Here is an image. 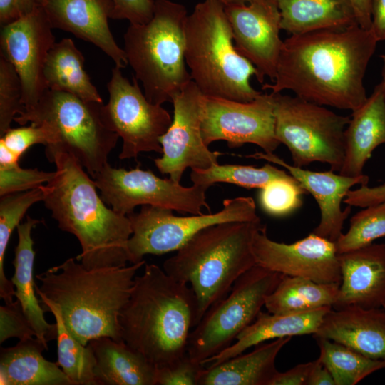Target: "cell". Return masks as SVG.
Segmentation results:
<instances>
[{"label":"cell","instance_id":"1","mask_svg":"<svg viewBox=\"0 0 385 385\" xmlns=\"http://www.w3.org/2000/svg\"><path fill=\"white\" fill-rule=\"evenodd\" d=\"M377 40L358 24L341 30L292 34L283 41L274 81L262 90H284L312 103L351 111L366 100L364 79Z\"/></svg>","mask_w":385,"mask_h":385},{"label":"cell","instance_id":"2","mask_svg":"<svg viewBox=\"0 0 385 385\" xmlns=\"http://www.w3.org/2000/svg\"><path fill=\"white\" fill-rule=\"evenodd\" d=\"M45 151L56 170L42 185L43 202L58 227L78 240L81 252L76 260L88 269L125 266L133 233L128 215L106 206L73 155L56 144L46 146Z\"/></svg>","mask_w":385,"mask_h":385},{"label":"cell","instance_id":"3","mask_svg":"<svg viewBox=\"0 0 385 385\" xmlns=\"http://www.w3.org/2000/svg\"><path fill=\"white\" fill-rule=\"evenodd\" d=\"M197 314L190 286L145 263L120 314L122 339L156 368L166 366L187 354Z\"/></svg>","mask_w":385,"mask_h":385},{"label":"cell","instance_id":"4","mask_svg":"<svg viewBox=\"0 0 385 385\" xmlns=\"http://www.w3.org/2000/svg\"><path fill=\"white\" fill-rule=\"evenodd\" d=\"M130 266L88 269L70 257L36 275V288L58 307L65 326L82 344L108 337L123 341L119 317L128 302L137 271Z\"/></svg>","mask_w":385,"mask_h":385},{"label":"cell","instance_id":"5","mask_svg":"<svg viewBox=\"0 0 385 385\" xmlns=\"http://www.w3.org/2000/svg\"><path fill=\"white\" fill-rule=\"evenodd\" d=\"M262 225L258 219L209 226L164 262L163 269L168 274L193 290L197 324L212 304L230 292L239 277L256 265L252 241Z\"/></svg>","mask_w":385,"mask_h":385},{"label":"cell","instance_id":"6","mask_svg":"<svg viewBox=\"0 0 385 385\" xmlns=\"http://www.w3.org/2000/svg\"><path fill=\"white\" fill-rule=\"evenodd\" d=\"M185 41L192 81L205 96L250 102L262 93L250 84L257 70L237 51L222 4H197L185 20Z\"/></svg>","mask_w":385,"mask_h":385},{"label":"cell","instance_id":"7","mask_svg":"<svg viewBox=\"0 0 385 385\" xmlns=\"http://www.w3.org/2000/svg\"><path fill=\"white\" fill-rule=\"evenodd\" d=\"M186 8L170 0H155L153 18L143 24H130L124 48L135 77L153 104L173 102L192 81L185 59Z\"/></svg>","mask_w":385,"mask_h":385},{"label":"cell","instance_id":"8","mask_svg":"<svg viewBox=\"0 0 385 385\" xmlns=\"http://www.w3.org/2000/svg\"><path fill=\"white\" fill-rule=\"evenodd\" d=\"M102 105L47 89L34 106L24 109L14 120L21 125L28 123L52 125L59 136L56 145L73 155L93 177L108 163L119 138L105 124Z\"/></svg>","mask_w":385,"mask_h":385},{"label":"cell","instance_id":"9","mask_svg":"<svg viewBox=\"0 0 385 385\" xmlns=\"http://www.w3.org/2000/svg\"><path fill=\"white\" fill-rule=\"evenodd\" d=\"M272 94L275 136L289 150L293 165L302 168L320 162L339 172L350 116L337 114L297 96Z\"/></svg>","mask_w":385,"mask_h":385},{"label":"cell","instance_id":"10","mask_svg":"<svg viewBox=\"0 0 385 385\" xmlns=\"http://www.w3.org/2000/svg\"><path fill=\"white\" fill-rule=\"evenodd\" d=\"M283 275L256 265L239 277L230 292L212 304L192 329L187 346L190 359L203 366L230 346L255 320Z\"/></svg>","mask_w":385,"mask_h":385},{"label":"cell","instance_id":"11","mask_svg":"<svg viewBox=\"0 0 385 385\" xmlns=\"http://www.w3.org/2000/svg\"><path fill=\"white\" fill-rule=\"evenodd\" d=\"M172 210L143 205L138 212L128 215L133 230L128 242L129 262L143 260L148 254L160 255L176 251L202 229L228 222H248L260 219L251 197L225 199L215 213L176 216Z\"/></svg>","mask_w":385,"mask_h":385},{"label":"cell","instance_id":"12","mask_svg":"<svg viewBox=\"0 0 385 385\" xmlns=\"http://www.w3.org/2000/svg\"><path fill=\"white\" fill-rule=\"evenodd\" d=\"M106 205L124 215L139 205L161 207L180 213L202 214L210 210L205 192L208 188L198 184L185 187L172 179L161 178L151 170L113 168L108 163L93 177Z\"/></svg>","mask_w":385,"mask_h":385},{"label":"cell","instance_id":"13","mask_svg":"<svg viewBox=\"0 0 385 385\" xmlns=\"http://www.w3.org/2000/svg\"><path fill=\"white\" fill-rule=\"evenodd\" d=\"M130 82L115 66L107 84L108 103L101 106L105 124L123 140L119 158L136 159L143 152L163 153L160 138L173 118L161 105L150 102L140 90L138 79Z\"/></svg>","mask_w":385,"mask_h":385},{"label":"cell","instance_id":"14","mask_svg":"<svg viewBox=\"0 0 385 385\" xmlns=\"http://www.w3.org/2000/svg\"><path fill=\"white\" fill-rule=\"evenodd\" d=\"M206 96L193 81L173 100V118L168 130L160 138L162 156L154 159L158 170L180 183L185 170L206 169L218 164L222 155L211 151L203 140L202 123Z\"/></svg>","mask_w":385,"mask_h":385},{"label":"cell","instance_id":"15","mask_svg":"<svg viewBox=\"0 0 385 385\" xmlns=\"http://www.w3.org/2000/svg\"><path fill=\"white\" fill-rule=\"evenodd\" d=\"M201 130L207 146L217 140L230 148L252 143L271 153L281 144L275 136L272 93H262L250 102L206 96Z\"/></svg>","mask_w":385,"mask_h":385},{"label":"cell","instance_id":"16","mask_svg":"<svg viewBox=\"0 0 385 385\" xmlns=\"http://www.w3.org/2000/svg\"><path fill=\"white\" fill-rule=\"evenodd\" d=\"M43 6L1 26V55L14 67L22 86L24 109L34 106L48 89L43 69L55 37Z\"/></svg>","mask_w":385,"mask_h":385},{"label":"cell","instance_id":"17","mask_svg":"<svg viewBox=\"0 0 385 385\" xmlns=\"http://www.w3.org/2000/svg\"><path fill=\"white\" fill-rule=\"evenodd\" d=\"M252 250L256 265L269 270L318 283L341 282L335 242L314 232L287 244L270 239L263 225L254 235Z\"/></svg>","mask_w":385,"mask_h":385},{"label":"cell","instance_id":"18","mask_svg":"<svg viewBox=\"0 0 385 385\" xmlns=\"http://www.w3.org/2000/svg\"><path fill=\"white\" fill-rule=\"evenodd\" d=\"M233 41L240 55L257 70L256 78L274 81L283 41L280 38L281 14L277 0H254L225 6Z\"/></svg>","mask_w":385,"mask_h":385},{"label":"cell","instance_id":"19","mask_svg":"<svg viewBox=\"0 0 385 385\" xmlns=\"http://www.w3.org/2000/svg\"><path fill=\"white\" fill-rule=\"evenodd\" d=\"M246 158L264 160L287 170L306 190L315 199L319 210L320 221L314 229L316 235L335 242L342 233L344 221L351 212L348 205L344 210L342 203L349 190L356 185H368L369 177H349L336 174L330 170L316 172L290 165L273 153L256 152Z\"/></svg>","mask_w":385,"mask_h":385},{"label":"cell","instance_id":"20","mask_svg":"<svg viewBox=\"0 0 385 385\" xmlns=\"http://www.w3.org/2000/svg\"><path fill=\"white\" fill-rule=\"evenodd\" d=\"M341 272L333 309L382 307L385 300V243L338 254Z\"/></svg>","mask_w":385,"mask_h":385},{"label":"cell","instance_id":"21","mask_svg":"<svg viewBox=\"0 0 385 385\" xmlns=\"http://www.w3.org/2000/svg\"><path fill=\"white\" fill-rule=\"evenodd\" d=\"M43 8L53 29L93 43L121 69L128 65L125 51L109 29L111 7L107 0H48Z\"/></svg>","mask_w":385,"mask_h":385},{"label":"cell","instance_id":"22","mask_svg":"<svg viewBox=\"0 0 385 385\" xmlns=\"http://www.w3.org/2000/svg\"><path fill=\"white\" fill-rule=\"evenodd\" d=\"M313 337L342 344L372 359L385 360V309L332 308Z\"/></svg>","mask_w":385,"mask_h":385},{"label":"cell","instance_id":"23","mask_svg":"<svg viewBox=\"0 0 385 385\" xmlns=\"http://www.w3.org/2000/svg\"><path fill=\"white\" fill-rule=\"evenodd\" d=\"M384 143L385 87L381 81L365 102L352 111L344 131V159L339 173L349 177L363 175L373 151Z\"/></svg>","mask_w":385,"mask_h":385},{"label":"cell","instance_id":"24","mask_svg":"<svg viewBox=\"0 0 385 385\" xmlns=\"http://www.w3.org/2000/svg\"><path fill=\"white\" fill-rule=\"evenodd\" d=\"M332 307L283 314L260 312L255 320L242 330L230 346L203 364L216 365L244 353L248 348L270 339L304 334L314 335Z\"/></svg>","mask_w":385,"mask_h":385},{"label":"cell","instance_id":"25","mask_svg":"<svg viewBox=\"0 0 385 385\" xmlns=\"http://www.w3.org/2000/svg\"><path fill=\"white\" fill-rule=\"evenodd\" d=\"M291 337L262 342L247 354H240L201 369L198 385H270L279 371L276 358Z\"/></svg>","mask_w":385,"mask_h":385},{"label":"cell","instance_id":"26","mask_svg":"<svg viewBox=\"0 0 385 385\" xmlns=\"http://www.w3.org/2000/svg\"><path fill=\"white\" fill-rule=\"evenodd\" d=\"M41 222V220L27 216L26 220L17 226L19 240L14 251V273L11 281L15 287V297L19 302L36 337L48 349V342L56 339L57 329L56 323L51 324L46 322L44 309L36 295L34 279L35 251L33 248L31 231Z\"/></svg>","mask_w":385,"mask_h":385},{"label":"cell","instance_id":"27","mask_svg":"<svg viewBox=\"0 0 385 385\" xmlns=\"http://www.w3.org/2000/svg\"><path fill=\"white\" fill-rule=\"evenodd\" d=\"M48 350L36 337L19 340L14 346L1 348V385H73L58 362L46 359Z\"/></svg>","mask_w":385,"mask_h":385},{"label":"cell","instance_id":"28","mask_svg":"<svg viewBox=\"0 0 385 385\" xmlns=\"http://www.w3.org/2000/svg\"><path fill=\"white\" fill-rule=\"evenodd\" d=\"M88 344L96 358L98 385H156V367L124 341L102 337Z\"/></svg>","mask_w":385,"mask_h":385},{"label":"cell","instance_id":"29","mask_svg":"<svg viewBox=\"0 0 385 385\" xmlns=\"http://www.w3.org/2000/svg\"><path fill=\"white\" fill-rule=\"evenodd\" d=\"M281 29L292 34L358 24L350 0H277ZM359 25V24H358Z\"/></svg>","mask_w":385,"mask_h":385},{"label":"cell","instance_id":"30","mask_svg":"<svg viewBox=\"0 0 385 385\" xmlns=\"http://www.w3.org/2000/svg\"><path fill=\"white\" fill-rule=\"evenodd\" d=\"M84 57L71 38L55 43L47 56L43 78L48 89L66 92L85 101L103 103L84 70Z\"/></svg>","mask_w":385,"mask_h":385},{"label":"cell","instance_id":"31","mask_svg":"<svg viewBox=\"0 0 385 385\" xmlns=\"http://www.w3.org/2000/svg\"><path fill=\"white\" fill-rule=\"evenodd\" d=\"M338 283H318L311 279L283 275L276 289L265 300L267 312L273 314L298 312L332 307Z\"/></svg>","mask_w":385,"mask_h":385},{"label":"cell","instance_id":"32","mask_svg":"<svg viewBox=\"0 0 385 385\" xmlns=\"http://www.w3.org/2000/svg\"><path fill=\"white\" fill-rule=\"evenodd\" d=\"M43 309L54 316L57 329L58 364L73 385H98L96 358L89 344L78 342L68 330L56 304L36 288Z\"/></svg>","mask_w":385,"mask_h":385},{"label":"cell","instance_id":"33","mask_svg":"<svg viewBox=\"0 0 385 385\" xmlns=\"http://www.w3.org/2000/svg\"><path fill=\"white\" fill-rule=\"evenodd\" d=\"M315 339L320 351L318 359L330 371L335 385H355L369 374L385 368V360L370 359L325 338Z\"/></svg>","mask_w":385,"mask_h":385},{"label":"cell","instance_id":"34","mask_svg":"<svg viewBox=\"0 0 385 385\" xmlns=\"http://www.w3.org/2000/svg\"><path fill=\"white\" fill-rule=\"evenodd\" d=\"M42 185L27 191L1 196L0 198V297L5 304H11L15 297V287L4 272V257L11 235L20 224L28 209L43 201Z\"/></svg>","mask_w":385,"mask_h":385},{"label":"cell","instance_id":"35","mask_svg":"<svg viewBox=\"0 0 385 385\" xmlns=\"http://www.w3.org/2000/svg\"><path fill=\"white\" fill-rule=\"evenodd\" d=\"M292 177L269 162L261 168L218 163L206 169H192L190 173L193 184L202 185L208 188L216 183H227L248 189H261L272 180Z\"/></svg>","mask_w":385,"mask_h":385},{"label":"cell","instance_id":"36","mask_svg":"<svg viewBox=\"0 0 385 385\" xmlns=\"http://www.w3.org/2000/svg\"><path fill=\"white\" fill-rule=\"evenodd\" d=\"M385 237V200L364 207L350 219L346 233H342L335 242L338 254L369 245Z\"/></svg>","mask_w":385,"mask_h":385},{"label":"cell","instance_id":"37","mask_svg":"<svg viewBox=\"0 0 385 385\" xmlns=\"http://www.w3.org/2000/svg\"><path fill=\"white\" fill-rule=\"evenodd\" d=\"M306 192L294 177L277 179L261 188L259 202L267 214L282 217L292 213L302 206V196Z\"/></svg>","mask_w":385,"mask_h":385},{"label":"cell","instance_id":"38","mask_svg":"<svg viewBox=\"0 0 385 385\" xmlns=\"http://www.w3.org/2000/svg\"><path fill=\"white\" fill-rule=\"evenodd\" d=\"M22 86L11 63L0 56V135L11 128L14 118L24 110Z\"/></svg>","mask_w":385,"mask_h":385},{"label":"cell","instance_id":"39","mask_svg":"<svg viewBox=\"0 0 385 385\" xmlns=\"http://www.w3.org/2000/svg\"><path fill=\"white\" fill-rule=\"evenodd\" d=\"M0 142L21 157L34 145L47 146L58 143L59 136L56 130L48 123H31L29 126L11 128L1 136Z\"/></svg>","mask_w":385,"mask_h":385},{"label":"cell","instance_id":"40","mask_svg":"<svg viewBox=\"0 0 385 385\" xmlns=\"http://www.w3.org/2000/svg\"><path fill=\"white\" fill-rule=\"evenodd\" d=\"M54 172L23 168L19 164L0 166V196L30 190L49 182Z\"/></svg>","mask_w":385,"mask_h":385},{"label":"cell","instance_id":"41","mask_svg":"<svg viewBox=\"0 0 385 385\" xmlns=\"http://www.w3.org/2000/svg\"><path fill=\"white\" fill-rule=\"evenodd\" d=\"M202 367L187 353L172 364L156 368V385H198Z\"/></svg>","mask_w":385,"mask_h":385},{"label":"cell","instance_id":"42","mask_svg":"<svg viewBox=\"0 0 385 385\" xmlns=\"http://www.w3.org/2000/svg\"><path fill=\"white\" fill-rule=\"evenodd\" d=\"M33 337H36L34 331L17 299L0 307L1 344L12 337L21 340Z\"/></svg>","mask_w":385,"mask_h":385},{"label":"cell","instance_id":"43","mask_svg":"<svg viewBox=\"0 0 385 385\" xmlns=\"http://www.w3.org/2000/svg\"><path fill=\"white\" fill-rule=\"evenodd\" d=\"M111 7V19H125L130 24H143L153 16L155 0H107Z\"/></svg>","mask_w":385,"mask_h":385},{"label":"cell","instance_id":"44","mask_svg":"<svg viewBox=\"0 0 385 385\" xmlns=\"http://www.w3.org/2000/svg\"><path fill=\"white\" fill-rule=\"evenodd\" d=\"M382 61L381 81L385 87V53L380 55ZM385 200V183L381 185L369 187L368 185H360L355 190H349L344 200V202L350 206L366 207L379 204Z\"/></svg>","mask_w":385,"mask_h":385},{"label":"cell","instance_id":"45","mask_svg":"<svg viewBox=\"0 0 385 385\" xmlns=\"http://www.w3.org/2000/svg\"><path fill=\"white\" fill-rule=\"evenodd\" d=\"M314 361L296 365L285 372L278 371L270 385H307Z\"/></svg>","mask_w":385,"mask_h":385},{"label":"cell","instance_id":"46","mask_svg":"<svg viewBox=\"0 0 385 385\" xmlns=\"http://www.w3.org/2000/svg\"><path fill=\"white\" fill-rule=\"evenodd\" d=\"M371 19L377 40H385V0H371Z\"/></svg>","mask_w":385,"mask_h":385},{"label":"cell","instance_id":"47","mask_svg":"<svg viewBox=\"0 0 385 385\" xmlns=\"http://www.w3.org/2000/svg\"><path fill=\"white\" fill-rule=\"evenodd\" d=\"M355 12L356 22L366 30L371 29V0H350Z\"/></svg>","mask_w":385,"mask_h":385},{"label":"cell","instance_id":"48","mask_svg":"<svg viewBox=\"0 0 385 385\" xmlns=\"http://www.w3.org/2000/svg\"><path fill=\"white\" fill-rule=\"evenodd\" d=\"M307 385H335L330 371L318 359L314 361Z\"/></svg>","mask_w":385,"mask_h":385},{"label":"cell","instance_id":"49","mask_svg":"<svg viewBox=\"0 0 385 385\" xmlns=\"http://www.w3.org/2000/svg\"><path fill=\"white\" fill-rule=\"evenodd\" d=\"M20 156L0 142V166L7 167L19 164Z\"/></svg>","mask_w":385,"mask_h":385},{"label":"cell","instance_id":"50","mask_svg":"<svg viewBox=\"0 0 385 385\" xmlns=\"http://www.w3.org/2000/svg\"><path fill=\"white\" fill-rule=\"evenodd\" d=\"M29 13L35 9L43 6L48 0H21Z\"/></svg>","mask_w":385,"mask_h":385},{"label":"cell","instance_id":"51","mask_svg":"<svg viewBox=\"0 0 385 385\" xmlns=\"http://www.w3.org/2000/svg\"><path fill=\"white\" fill-rule=\"evenodd\" d=\"M215 1L220 2L225 6H229V5L249 4L254 0H215Z\"/></svg>","mask_w":385,"mask_h":385},{"label":"cell","instance_id":"52","mask_svg":"<svg viewBox=\"0 0 385 385\" xmlns=\"http://www.w3.org/2000/svg\"><path fill=\"white\" fill-rule=\"evenodd\" d=\"M382 307H383L384 309H385V300H384V303H383V304H382Z\"/></svg>","mask_w":385,"mask_h":385}]
</instances>
